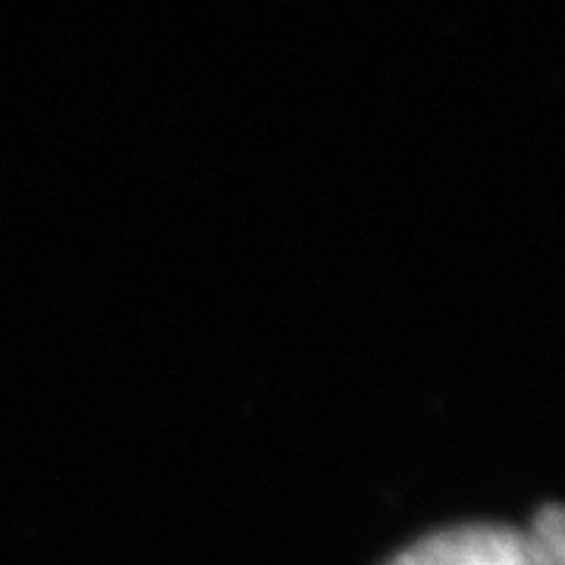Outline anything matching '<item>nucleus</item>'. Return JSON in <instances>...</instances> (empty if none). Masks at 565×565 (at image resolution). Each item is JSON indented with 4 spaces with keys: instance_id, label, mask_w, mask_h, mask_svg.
Wrapping results in <instances>:
<instances>
[{
    "instance_id": "f257e3e1",
    "label": "nucleus",
    "mask_w": 565,
    "mask_h": 565,
    "mask_svg": "<svg viewBox=\"0 0 565 565\" xmlns=\"http://www.w3.org/2000/svg\"><path fill=\"white\" fill-rule=\"evenodd\" d=\"M390 565H537V559L527 531L509 525H462L424 537Z\"/></svg>"
},
{
    "instance_id": "f03ea898",
    "label": "nucleus",
    "mask_w": 565,
    "mask_h": 565,
    "mask_svg": "<svg viewBox=\"0 0 565 565\" xmlns=\"http://www.w3.org/2000/svg\"><path fill=\"white\" fill-rule=\"evenodd\" d=\"M537 565H565V505H544L527 527Z\"/></svg>"
}]
</instances>
